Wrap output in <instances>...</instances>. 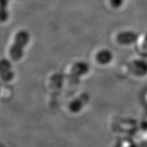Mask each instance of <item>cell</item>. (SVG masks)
I'll return each instance as SVG.
<instances>
[{
	"mask_svg": "<svg viewBox=\"0 0 147 147\" xmlns=\"http://www.w3.org/2000/svg\"><path fill=\"white\" fill-rule=\"evenodd\" d=\"M9 0H1V20L3 21L8 18V14L7 12V6L8 5Z\"/></svg>",
	"mask_w": 147,
	"mask_h": 147,
	"instance_id": "cell-3",
	"label": "cell"
},
{
	"mask_svg": "<svg viewBox=\"0 0 147 147\" xmlns=\"http://www.w3.org/2000/svg\"><path fill=\"white\" fill-rule=\"evenodd\" d=\"M144 47L145 48H147V34L144 37Z\"/></svg>",
	"mask_w": 147,
	"mask_h": 147,
	"instance_id": "cell-5",
	"label": "cell"
},
{
	"mask_svg": "<svg viewBox=\"0 0 147 147\" xmlns=\"http://www.w3.org/2000/svg\"><path fill=\"white\" fill-rule=\"evenodd\" d=\"M125 0H110V3L113 8L118 9L122 6Z\"/></svg>",
	"mask_w": 147,
	"mask_h": 147,
	"instance_id": "cell-4",
	"label": "cell"
},
{
	"mask_svg": "<svg viewBox=\"0 0 147 147\" xmlns=\"http://www.w3.org/2000/svg\"><path fill=\"white\" fill-rule=\"evenodd\" d=\"M29 33L25 30L20 31L16 34L13 45L10 49V54L14 58H18V55L23 53V49L29 42Z\"/></svg>",
	"mask_w": 147,
	"mask_h": 147,
	"instance_id": "cell-1",
	"label": "cell"
},
{
	"mask_svg": "<svg viewBox=\"0 0 147 147\" xmlns=\"http://www.w3.org/2000/svg\"><path fill=\"white\" fill-rule=\"evenodd\" d=\"M138 39V35L134 32L126 31L121 32L117 36V40L120 43L123 45H129L136 42Z\"/></svg>",
	"mask_w": 147,
	"mask_h": 147,
	"instance_id": "cell-2",
	"label": "cell"
}]
</instances>
